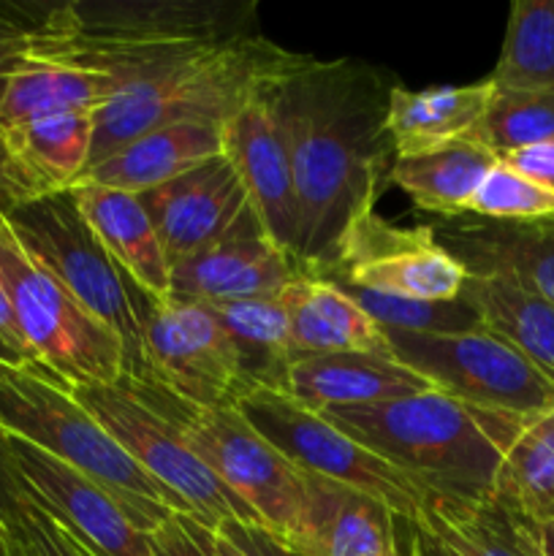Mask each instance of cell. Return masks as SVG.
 <instances>
[{"label": "cell", "mask_w": 554, "mask_h": 556, "mask_svg": "<svg viewBox=\"0 0 554 556\" xmlns=\"http://www.w3.org/2000/svg\"><path fill=\"white\" fill-rule=\"evenodd\" d=\"M389 71L313 58L272 92L299 204L297 264L320 269L358 217L375 212L396 152L386 130Z\"/></svg>", "instance_id": "6da1fadb"}, {"label": "cell", "mask_w": 554, "mask_h": 556, "mask_svg": "<svg viewBox=\"0 0 554 556\" xmlns=\"http://www.w3.org/2000/svg\"><path fill=\"white\" fill-rule=\"evenodd\" d=\"M320 416L389 462L427 492L481 497L494 492L505 448L521 418L483 413L432 389Z\"/></svg>", "instance_id": "7a4b0ae2"}, {"label": "cell", "mask_w": 554, "mask_h": 556, "mask_svg": "<svg viewBox=\"0 0 554 556\" xmlns=\"http://www.w3.org/2000/svg\"><path fill=\"white\" fill-rule=\"evenodd\" d=\"M259 27V5L234 0H68L65 27L52 49L106 74L112 92H119L155 85Z\"/></svg>", "instance_id": "3957f363"}, {"label": "cell", "mask_w": 554, "mask_h": 556, "mask_svg": "<svg viewBox=\"0 0 554 556\" xmlns=\"http://www.w3.org/2000/svg\"><path fill=\"white\" fill-rule=\"evenodd\" d=\"M310 60L313 54L291 52L266 38L259 27L174 71L158 85L114 92L92 117L90 166L161 125H226L244 106L272 96Z\"/></svg>", "instance_id": "277c9868"}, {"label": "cell", "mask_w": 554, "mask_h": 556, "mask_svg": "<svg viewBox=\"0 0 554 556\" xmlns=\"http://www.w3.org/2000/svg\"><path fill=\"white\" fill-rule=\"evenodd\" d=\"M0 432L106 486L150 532L172 514L188 516L185 505L136 465L74 391L43 369L0 362Z\"/></svg>", "instance_id": "5b68a950"}, {"label": "cell", "mask_w": 554, "mask_h": 556, "mask_svg": "<svg viewBox=\"0 0 554 556\" xmlns=\"http://www.w3.org/2000/svg\"><path fill=\"white\" fill-rule=\"evenodd\" d=\"M5 223L25 253L123 340L128 356L125 378L150 389L141 356V318L152 296H147L98 242L76 204L74 190L22 201L5 215Z\"/></svg>", "instance_id": "8992f818"}, {"label": "cell", "mask_w": 554, "mask_h": 556, "mask_svg": "<svg viewBox=\"0 0 554 556\" xmlns=\"http://www.w3.org/2000/svg\"><path fill=\"white\" fill-rule=\"evenodd\" d=\"M0 275L22 342L43 372L68 389L109 386L128 375L123 340L25 253L5 217L0 220Z\"/></svg>", "instance_id": "52a82bcc"}, {"label": "cell", "mask_w": 554, "mask_h": 556, "mask_svg": "<svg viewBox=\"0 0 554 556\" xmlns=\"http://www.w3.org/2000/svg\"><path fill=\"white\" fill-rule=\"evenodd\" d=\"M71 391L134 456L136 465L166 486L196 521L210 530L223 521L259 525L253 510L190 448L182 432V416H172L163 407L166 394L128 378Z\"/></svg>", "instance_id": "ba28073f"}, {"label": "cell", "mask_w": 554, "mask_h": 556, "mask_svg": "<svg viewBox=\"0 0 554 556\" xmlns=\"http://www.w3.org/2000/svg\"><path fill=\"white\" fill-rule=\"evenodd\" d=\"M396 362L432 389L483 413L532 421L554 410V383L516 348L487 329L416 334L383 329Z\"/></svg>", "instance_id": "9c48e42d"}, {"label": "cell", "mask_w": 554, "mask_h": 556, "mask_svg": "<svg viewBox=\"0 0 554 556\" xmlns=\"http://www.w3.org/2000/svg\"><path fill=\"white\" fill-rule=\"evenodd\" d=\"M255 432L264 434L288 462L307 476L326 478L378 500L402 521H416L427 489L391 467L358 440L310 410L293 396L272 389H255L237 405Z\"/></svg>", "instance_id": "30bf717a"}, {"label": "cell", "mask_w": 554, "mask_h": 556, "mask_svg": "<svg viewBox=\"0 0 554 556\" xmlns=\"http://www.w3.org/2000/svg\"><path fill=\"white\" fill-rule=\"evenodd\" d=\"M141 356L150 389L190 410L237 407L253 391L234 342L204 304L152 299L141 318Z\"/></svg>", "instance_id": "8fae6325"}, {"label": "cell", "mask_w": 554, "mask_h": 556, "mask_svg": "<svg viewBox=\"0 0 554 556\" xmlns=\"http://www.w3.org/2000/svg\"><path fill=\"white\" fill-rule=\"evenodd\" d=\"M182 432L201 462L253 510L259 525L293 546L307 505L304 472L255 432L237 407H185Z\"/></svg>", "instance_id": "7c38bea8"}, {"label": "cell", "mask_w": 554, "mask_h": 556, "mask_svg": "<svg viewBox=\"0 0 554 556\" xmlns=\"http://www.w3.org/2000/svg\"><path fill=\"white\" fill-rule=\"evenodd\" d=\"M307 275L418 302L459 299L467 280L465 266L435 239L432 226L402 228L378 212L358 217L329 264Z\"/></svg>", "instance_id": "4fadbf2b"}, {"label": "cell", "mask_w": 554, "mask_h": 556, "mask_svg": "<svg viewBox=\"0 0 554 556\" xmlns=\"http://www.w3.org/2000/svg\"><path fill=\"white\" fill-rule=\"evenodd\" d=\"M3 443L33 503L68 530L87 554L155 556L150 530L117 494L14 434L3 432Z\"/></svg>", "instance_id": "5bb4252c"}, {"label": "cell", "mask_w": 554, "mask_h": 556, "mask_svg": "<svg viewBox=\"0 0 554 556\" xmlns=\"http://www.w3.org/2000/svg\"><path fill=\"white\" fill-rule=\"evenodd\" d=\"M299 275L302 266L272 242L248 206L210 248L172 266V299L188 304H221L275 296Z\"/></svg>", "instance_id": "9a60e30c"}, {"label": "cell", "mask_w": 554, "mask_h": 556, "mask_svg": "<svg viewBox=\"0 0 554 556\" xmlns=\"http://www.w3.org/2000/svg\"><path fill=\"white\" fill-rule=\"evenodd\" d=\"M223 155L237 168L250 210L264 231L293 258L299 237L297 185L272 96L259 98L223 125Z\"/></svg>", "instance_id": "2e32d148"}, {"label": "cell", "mask_w": 554, "mask_h": 556, "mask_svg": "<svg viewBox=\"0 0 554 556\" xmlns=\"http://www.w3.org/2000/svg\"><path fill=\"white\" fill-rule=\"evenodd\" d=\"M411 556H541L538 525L498 494L427 492L416 521H402Z\"/></svg>", "instance_id": "e0dca14e"}, {"label": "cell", "mask_w": 554, "mask_h": 556, "mask_svg": "<svg viewBox=\"0 0 554 556\" xmlns=\"http://www.w3.org/2000/svg\"><path fill=\"white\" fill-rule=\"evenodd\" d=\"M155 226L168 266L221 239L248 210V193L226 155L139 195Z\"/></svg>", "instance_id": "ac0fdd59"}, {"label": "cell", "mask_w": 554, "mask_h": 556, "mask_svg": "<svg viewBox=\"0 0 554 556\" xmlns=\"http://www.w3.org/2000/svg\"><path fill=\"white\" fill-rule=\"evenodd\" d=\"M432 233L467 275H500L554 302V217L500 223L478 215L438 217Z\"/></svg>", "instance_id": "d6986e66"}, {"label": "cell", "mask_w": 554, "mask_h": 556, "mask_svg": "<svg viewBox=\"0 0 554 556\" xmlns=\"http://www.w3.org/2000/svg\"><path fill=\"white\" fill-rule=\"evenodd\" d=\"M307 505L297 548L304 556H405L402 519L383 503L326 478L307 476Z\"/></svg>", "instance_id": "ffe728a7"}, {"label": "cell", "mask_w": 554, "mask_h": 556, "mask_svg": "<svg viewBox=\"0 0 554 556\" xmlns=\"http://www.w3.org/2000/svg\"><path fill=\"white\" fill-rule=\"evenodd\" d=\"M432 391L427 378L396 362L394 356L375 353H320L299 356L286 378V394L310 410L329 407L378 405Z\"/></svg>", "instance_id": "44dd1931"}, {"label": "cell", "mask_w": 554, "mask_h": 556, "mask_svg": "<svg viewBox=\"0 0 554 556\" xmlns=\"http://www.w3.org/2000/svg\"><path fill=\"white\" fill-rule=\"evenodd\" d=\"M217 155H223V125L168 123L136 136L112 155L92 163L76 185H98L141 195Z\"/></svg>", "instance_id": "7402d4cb"}, {"label": "cell", "mask_w": 554, "mask_h": 556, "mask_svg": "<svg viewBox=\"0 0 554 556\" xmlns=\"http://www.w3.org/2000/svg\"><path fill=\"white\" fill-rule=\"evenodd\" d=\"M92 117V112H63L0 125L25 201L63 193L79 182L90 166Z\"/></svg>", "instance_id": "603a6c76"}, {"label": "cell", "mask_w": 554, "mask_h": 556, "mask_svg": "<svg viewBox=\"0 0 554 556\" xmlns=\"http://www.w3.org/2000/svg\"><path fill=\"white\" fill-rule=\"evenodd\" d=\"M112 96V79L52 49V41L0 74V125L63 112H92Z\"/></svg>", "instance_id": "cb8c5ba5"}, {"label": "cell", "mask_w": 554, "mask_h": 556, "mask_svg": "<svg viewBox=\"0 0 554 556\" xmlns=\"http://www.w3.org/2000/svg\"><path fill=\"white\" fill-rule=\"evenodd\" d=\"M74 199L87 226L106 248L114 264L155 302L172 299V266H168L155 226L139 195L125 190L74 185Z\"/></svg>", "instance_id": "d4e9b609"}, {"label": "cell", "mask_w": 554, "mask_h": 556, "mask_svg": "<svg viewBox=\"0 0 554 556\" xmlns=\"http://www.w3.org/2000/svg\"><path fill=\"white\" fill-rule=\"evenodd\" d=\"M299 356L320 353H375L394 356L386 331L340 291L335 282L302 275L280 291Z\"/></svg>", "instance_id": "484cf974"}, {"label": "cell", "mask_w": 554, "mask_h": 556, "mask_svg": "<svg viewBox=\"0 0 554 556\" xmlns=\"http://www.w3.org/2000/svg\"><path fill=\"white\" fill-rule=\"evenodd\" d=\"M494 85L489 79L473 85H440L407 90L396 85L389 96L386 130L396 155H416L451 141L470 139L487 114Z\"/></svg>", "instance_id": "4316f807"}, {"label": "cell", "mask_w": 554, "mask_h": 556, "mask_svg": "<svg viewBox=\"0 0 554 556\" xmlns=\"http://www.w3.org/2000/svg\"><path fill=\"white\" fill-rule=\"evenodd\" d=\"M494 163L498 157L470 136L416 155H396L389 182L411 195L418 210L454 217L465 215Z\"/></svg>", "instance_id": "83f0119b"}, {"label": "cell", "mask_w": 554, "mask_h": 556, "mask_svg": "<svg viewBox=\"0 0 554 556\" xmlns=\"http://www.w3.org/2000/svg\"><path fill=\"white\" fill-rule=\"evenodd\" d=\"M462 299L476 307L483 329L536 364L554 383V302L500 275H467Z\"/></svg>", "instance_id": "f1b7e54d"}, {"label": "cell", "mask_w": 554, "mask_h": 556, "mask_svg": "<svg viewBox=\"0 0 554 556\" xmlns=\"http://www.w3.org/2000/svg\"><path fill=\"white\" fill-rule=\"evenodd\" d=\"M217 315L239 356L250 389H272L286 394V378L299 353L291 340V320L280 293L237 302L204 304Z\"/></svg>", "instance_id": "f546056e"}, {"label": "cell", "mask_w": 554, "mask_h": 556, "mask_svg": "<svg viewBox=\"0 0 554 556\" xmlns=\"http://www.w3.org/2000/svg\"><path fill=\"white\" fill-rule=\"evenodd\" d=\"M494 494L532 525L554 521V410L521 424L505 448Z\"/></svg>", "instance_id": "4dcf8cb0"}, {"label": "cell", "mask_w": 554, "mask_h": 556, "mask_svg": "<svg viewBox=\"0 0 554 556\" xmlns=\"http://www.w3.org/2000/svg\"><path fill=\"white\" fill-rule=\"evenodd\" d=\"M498 90H554V0H514L498 65Z\"/></svg>", "instance_id": "1f68e13d"}, {"label": "cell", "mask_w": 554, "mask_h": 556, "mask_svg": "<svg viewBox=\"0 0 554 556\" xmlns=\"http://www.w3.org/2000/svg\"><path fill=\"white\" fill-rule=\"evenodd\" d=\"M554 136V90H498L473 134L494 157L527 150Z\"/></svg>", "instance_id": "d6a6232c"}, {"label": "cell", "mask_w": 554, "mask_h": 556, "mask_svg": "<svg viewBox=\"0 0 554 556\" xmlns=\"http://www.w3.org/2000/svg\"><path fill=\"white\" fill-rule=\"evenodd\" d=\"M335 286L345 296H351L380 329L416 331V334H456V331L483 329L476 307L462 296L451 302H418V299L375 293L367 288L348 286V282H335Z\"/></svg>", "instance_id": "836d02e7"}, {"label": "cell", "mask_w": 554, "mask_h": 556, "mask_svg": "<svg viewBox=\"0 0 554 556\" xmlns=\"http://www.w3.org/2000/svg\"><path fill=\"white\" fill-rule=\"evenodd\" d=\"M467 215L500 223L546 220L554 217V193L498 161L473 195Z\"/></svg>", "instance_id": "e575fe53"}, {"label": "cell", "mask_w": 554, "mask_h": 556, "mask_svg": "<svg viewBox=\"0 0 554 556\" xmlns=\"http://www.w3.org/2000/svg\"><path fill=\"white\" fill-rule=\"evenodd\" d=\"M65 27V3L0 0V74L54 41Z\"/></svg>", "instance_id": "d590c367"}, {"label": "cell", "mask_w": 554, "mask_h": 556, "mask_svg": "<svg viewBox=\"0 0 554 556\" xmlns=\"http://www.w3.org/2000/svg\"><path fill=\"white\" fill-rule=\"evenodd\" d=\"M210 543L215 556H304L259 525L223 521L212 527Z\"/></svg>", "instance_id": "8d00e7d4"}, {"label": "cell", "mask_w": 554, "mask_h": 556, "mask_svg": "<svg viewBox=\"0 0 554 556\" xmlns=\"http://www.w3.org/2000/svg\"><path fill=\"white\" fill-rule=\"evenodd\" d=\"M11 541L20 543L27 556H90L87 548L68 530H63L36 503L27 508L25 525L20 527V532Z\"/></svg>", "instance_id": "74e56055"}, {"label": "cell", "mask_w": 554, "mask_h": 556, "mask_svg": "<svg viewBox=\"0 0 554 556\" xmlns=\"http://www.w3.org/2000/svg\"><path fill=\"white\" fill-rule=\"evenodd\" d=\"M155 556H215L210 543V527L193 516L172 514L161 527L150 532Z\"/></svg>", "instance_id": "f35d334b"}, {"label": "cell", "mask_w": 554, "mask_h": 556, "mask_svg": "<svg viewBox=\"0 0 554 556\" xmlns=\"http://www.w3.org/2000/svg\"><path fill=\"white\" fill-rule=\"evenodd\" d=\"M30 505V494H27L25 483H22L20 472H16L14 462H11L9 451H5L3 432H0V532L9 541L25 525V516Z\"/></svg>", "instance_id": "ab89813d"}, {"label": "cell", "mask_w": 554, "mask_h": 556, "mask_svg": "<svg viewBox=\"0 0 554 556\" xmlns=\"http://www.w3.org/2000/svg\"><path fill=\"white\" fill-rule=\"evenodd\" d=\"M500 163L554 193V136L541 144L527 147V150L511 152V155L500 157Z\"/></svg>", "instance_id": "60d3db41"}, {"label": "cell", "mask_w": 554, "mask_h": 556, "mask_svg": "<svg viewBox=\"0 0 554 556\" xmlns=\"http://www.w3.org/2000/svg\"><path fill=\"white\" fill-rule=\"evenodd\" d=\"M25 195H22L20 182L14 177V168H11L9 152H5L3 139H0V220L14 210L16 204H22Z\"/></svg>", "instance_id": "b9f144b4"}, {"label": "cell", "mask_w": 554, "mask_h": 556, "mask_svg": "<svg viewBox=\"0 0 554 556\" xmlns=\"http://www.w3.org/2000/svg\"><path fill=\"white\" fill-rule=\"evenodd\" d=\"M0 337H3V340L9 342V345L14 348L16 353H22V356H25L27 362L36 364V362H33L30 351H27V348H25V342H22L20 329H16L14 313H11L9 293H5V286H3V275H0ZM36 367H38V364H36ZM38 369H41V367H38Z\"/></svg>", "instance_id": "7bdbcfd3"}, {"label": "cell", "mask_w": 554, "mask_h": 556, "mask_svg": "<svg viewBox=\"0 0 554 556\" xmlns=\"http://www.w3.org/2000/svg\"><path fill=\"white\" fill-rule=\"evenodd\" d=\"M0 362H3V364H16V367H36V364L27 362V358L22 356V353H16L14 348H11L9 342L3 340V337H0Z\"/></svg>", "instance_id": "ee69618b"}, {"label": "cell", "mask_w": 554, "mask_h": 556, "mask_svg": "<svg viewBox=\"0 0 554 556\" xmlns=\"http://www.w3.org/2000/svg\"><path fill=\"white\" fill-rule=\"evenodd\" d=\"M538 543H541V556H554V521L538 527Z\"/></svg>", "instance_id": "f6af8a7d"}, {"label": "cell", "mask_w": 554, "mask_h": 556, "mask_svg": "<svg viewBox=\"0 0 554 556\" xmlns=\"http://www.w3.org/2000/svg\"><path fill=\"white\" fill-rule=\"evenodd\" d=\"M0 556H11V541L0 532Z\"/></svg>", "instance_id": "bcb514c9"}, {"label": "cell", "mask_w": 554, "mask_h": 556, "mask_svg": "<svg viewBox=\"0 0 554 556\" xmlns=\"http://www.w3.org/2000/svg\"><path fill=\"white\" fill-rule=\"evenodd\" d=\"M11 556H27V552H25V548L20 546V543L11 541Z\"/></svg>", "instance_id": "7dc6e473"}, {"label": "cell", "mask_w": 554, "mask_h": 556, "mask_svg": "<svg viewBox=\"0 0 554 556\" xmlns=\"http://www.w3.org/2000/svg\"><path fill=\"white\" fill-rule=\"evenodd\" d=\"M405 556H411V554H405Z\"/></svg>", "instance_id": "c3c4849f"}]
</instances>
